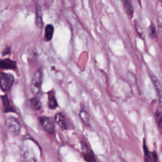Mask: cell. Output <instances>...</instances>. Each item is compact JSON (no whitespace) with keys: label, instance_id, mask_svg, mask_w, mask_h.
<instances>
[{"label":"cell","instance_id":"obj_1","mask_svg":"<svg viewBox=\"0 0 162 162\" xmlns=\"http://www.w3.org/2000/svg\"><path fill=\"white\" fill-rule=\"evenodd\" d=\"M42 80H43L42 71L41 69H39L34 73L31 84V91L35 96L38 95L41 91Z\"/></svg>","mask_w":162,"mask_h":162},{"label":"cell","instance_id":"obj_2","mask_svg":"<svg viewBox=\"0 0 162 162\" xmlns=\"http://www.w3.org/2000/svg\"><path fill=\"white\" fill-rule=\"evenodd\" d=\"M6 126L9 133L14 136L19 134L21 125L19 120L15 117H8L6 120Z\"/></svg>","mask_w":162,"mask_h":162},{"label":"cell","instance_id":"obj_3","mask_svg":"<svg viewBox=\"0 0 162 162\" xmlns=\"http://www.w3.org/2000/svg\"><path fill=\"white\" fill-rule=\"evenodd\" d=\"M14 76L11 73H2L0 75V88L4 92H7L10 90L13 83Z\"/></svg>","mask_w":162,"mask_h":162},{"label":"cell","instance_id":"obj_4","mask_svg":"<svg viewBox=\"0 0 162 162\" xmlns=\"http://www.w3.org/2000/svg\"><path fill=\"white\" fill-rule=\"evenodd\" d=\"M40 122L42 127L50 134H54L55 132V123L52 119L48 116H41L40 118Z\"/></svg>","mask_w":162,"mask_h":162},{"label":"cell","instance_id":"obj_5","mask_svg":"<svg viewBox=\"0 0 162 162\" xmlns=\"http://www.w3.org/2000/svg\"><path fill=\"white\" fill-rule=\"evenodd\" d=\"M150 76L151 77V80L153 84V86L154 87V89H155L158 96L160 105L162 108V86L155 76H154L153 73H150Z\"/></svg>","mask_w":162,"mask_h":162},{"label":"cell","instance_id":"obj_6","mask_svg":"<svg viewBox=\"0 0 162 162\" xmlns=\"http://www.w3.org/2000/svg\"><path fill=\"white\" fill-rule=\"evenodd\" d=\"M143 150L144 154V162H157V154L155 151L150 152L145 143H144L143 144Z\"/></svg>","mask_w":162,"mask_h":162},{"label":"cell","instance_id":"obj_7","mask_svg":"<svg viewBox=\"0 0 162 162\" xmlns=\"http://www.w3.org/2000/svg\"><path fill=\"white\" fill-rule=\"evenodd\" d=\"M55 120L62 130H66L69 128L67 119L63 113H57L55 116Z\"/></svg>","mask_w":162,"mask_h":162},{"label":"cell","instance_id":"obj_8","mask_svg":"<svg viewBox=\"0 0 162 162\" xmlns=\"http://www.w3.org/2000/svg\"><path fill=\"white\" fill-rule=\"evenodd\" d=\"M0 69L5 70H16L17 62L10 58H6L0 61Z\"/></svg>","mask_w":162,"mask_h":162},{"label":"cell","instance_id":"obj_9","mask_svg":"<svg viewBox=\"0 0 162 162\" xmlns=\"http://www.w3.org/2000/svg\"><path fill=\"white\" fill-rule=\"evenodd\" d=\"M122 2L123 3V7L126 12L127 14V15L130 18H132L134 15V8L133 4H132V0H122Z\"/></svg>","mask_w":162,"mask_h":162},{"label":"cell","instance_id":"obj_10","mask_svg":"<svg viewBox=\"0 0 162 162\" xmlns=\"http://www.w3.org/2000/svg\"><path fill=\"white\" fill-rule=\"evenodd\" d=\"M22 156L24 162H38L34 153L31 150L24 149Z\"/></svg>","mask_w":162,"mask_h":162},{"label":"cell","instance_id":"obj_11","mask_svg":"<svg viewBox=\"0 0 162 162\" xmlns=\"http://www.w3.org/2000/svg\"><path fill=\"white\" fill-rule=\"evenodd\" d=\"M2 100L3 102V110L4 112L6 113L9 112H15V110H14L13 107L11 105V103L9 100L8 97L7 96V95L2 96L1 97Z\"/></svg>","mask_w":162,"mask_h":162},{"label":"cell","instance_id":"obj_12","mask_svg":"<svg viewBox=\"0 0 162 162\" xmlns=\"http://www.w3.org/2000/svg\"><path fill=\"white\" fill-rule=\"evenodd\" d=\"M35 23L37 27L41 29L43 27V20H42V13L41 8L38 6H36L35 8Z\"/></svg>","mask_w":162,"mask_h":162},{"label":"cell","instance_id":"obj_13","mask_svg":"<svg viewBox=\"0 0 162 162\" xmlns=\"http://www.w3.org/2000/svg\"><path fill=\"white\" fill-rule=\"evenodd\" d=\"M58 103L53 91L48 93V107L51 110H55L58 107Z\"/></svg>","mask_w":162,"mask_h":162},{"label":"cell","instance_id":"obj_14","mask_svg":"<svg viewBox=\"0 0 162 162\" xmlns=\"http://www.w3.org/2000/svg\"><path fill=\"white\" fill-rule=\"evenodd\" d=\"M54 34V27L51 24H48L45 28V38L48 41H51L53 38Z\"/></svg>","mask_w":162,"mask_h":162},{"label":"cell","instance_id":"obj_15","mask_svg":"<svg viewBox=\"0 0 162 162\" xmlns=\"http://www.w3.org/2000/svg\"><path fill=\"white\" fill-rule=\"evenodd\" d=\"M80 118L83 121V122L86 124L89 125L90 123V117L89 113H88L85 110H81L79 113Z\"/></svg>","mask_w":162,"mask_h":162},{"label":"cell","instance_id":"obj_16","mask_svg":"<svg viewBox=\"0 0 162 162\" xmlns=\"http://www.w3.org/2000/svg\"><path fill=\"white\" fill-rule=\"evenodd\" d=\"M154 117H155L157 126L162 133V113L160 111H157L154 114Z\"/></svg>","mask_w":162,"mask_h":162},{"label":"cell","instance_id":"obj_17","mask_svg":"<svg viewBox=\"0 0 162 162\" xmlns=\"http://www.w3.org/2000/svg\"><path fill=\"white\" fill-rule=\"evenodd\" d=\"M31 105H32V106L37 110H40L42 107L41 102L38 98H34L31 100Z\"/></svg>","mask_w":162,"mask_h":162},{"label":"cell","instance_id":"obj_18","mask_svg":"<svg viewBox=\"0 0 162 162\" xmlns=\"http://www.w3.org/2000/svg\"><path fill=\"white\" fill-rule=\"evenodd\" d=\"M150 38L152 39L156 38L157 37L156 27L153 23L151 24L150 27Z\"/></svg>","mask_w":162,"mask_h":162},{"label":"cell","instance_id":"obj_19","mask_svg":"<svg viewBox=\"0 0 162 162\" xmlns=\"http://www.w3.org/2000/svg\"><path fill=\"white\" fill-rule=\"evenodd\" d=\"M84 157L85 160L87 162H96L93 156V154L91 153H84Z\"/></svg>","mask_w":162,"mask_h":162},{"label":"cell","instance_id":"obj_20","mask_svg":"<svg viewBox=\"0 0 162 162\" xmlns=\"http://www.w3.org/2000/svg\"><path fill=\"white\" fill-rule=\"evenodd\" d=\"M135 27H136V30L137 33L139 35V36H141L142 38V36L143 35V29L141 27H140L139 24L137 22L136 23V22H135Z\"/></svg>","mask_w":162,"mask_h":162}]
</instances>
